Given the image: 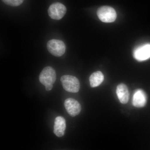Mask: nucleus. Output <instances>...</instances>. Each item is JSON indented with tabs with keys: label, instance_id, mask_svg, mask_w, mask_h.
Returning a JSON list of instances; mask_svg holds the SVG:
<instances>
[{
	"label": "nucleus",
	"instance_id": "nucleus-12",
	"mask_svg": "<svg viewBox=\"0 0 150 150\" xmlns=\"http://www.w3.org/2000/svg\"><path fill=\"white\" fill-rule=\"evenodd\" d=\"M24 0H2V1L8 5L11 6H18L21 5Z\"/></svg>",
	"mask_w": 150,
	"mask_h": 150
},
{
	"label": "nucleus",
	"instance_id": "nucleus-7",
	"mask_svg": "<svg viewBox=\"0 0 150 150\" xmlns=\"http://www.w3.org/2000/svg\"><path fill=\"white\" fill-rule=\"evenodd\" d=\"M64 106L68 113L72 117L79 115L81 110L79 103L74 98H67L65 100Z\"/></svg>",
	"mask_w": 150,
	"mask_h": 150
},
{
	"label": "nucleus",
	"instance_id": "nucleus-8",
	"mask_svg": "<svg viewBox=\"0 0 150 150\" xmlns=\"http://www.w3.org/2000/svg\"><path fill=\"white\" fill-rule=\"evenodd\" d=\"M66 128V120L62 116H58L54 121V133L57 137H63L65 134Z\"/></svg>",
	"mask_w": 150,
	"mask_h": 150
},
{
	"label": "nucleus",
	"instance_id": "nucleus-4",
	"mask_svg": "<svg viewBox=\"0 0 150 150\" xmlns=\"http://www.w3.org/2000/svg\"><path fill=\"white\" fill-rule=\"evenodd\" d=\"M56 79V72L52 67H45L39 75V80L40 83L46 86L52 84L55 82Z\"/></svg>",
	"mask_w": 150,
	"mask_h": 150
},
{
	"label": "nucleus",
	"instance_id": "nucleus-1",
	"mask_svg": "<svg viewBox=\"0 0 150 150\" xmlns=\"http://www.w3.org/2000/svg\"><path fill=\"white\" fill-rule=\"evenodd\" d=\"M62 85L66 91L76 93L79 92L80 88L79 79L72 76L64 75L61 79Z\"/></svg>",
	"mask_w": 150,
	"mask_h": 150
},
{
	"label": "nucleus",
	"instance_id": "nucleus-11",
	"mask_svg": "<svg viewBox=\"0 0 150 150\" xmlns=\"http://www.w3.org/2000/svg\"><path fill=\"white\" fill-rule=\"evenodd\" d=\"M104 80V76L100 71L93 73L89 78V81L91 87L98 86Z\"/></svg>",
	"mask_w": 150,
	"mask_h": 150
},
{
	"label": "nucleus",
	"instance_id": "nucleus-3",
	"mask_svg": "<svg viewBox=\"0 0 150 150\" xmlns=\"http://www.w3.org/2000/svg\"><path fill=\"white\" fill-rule=\"evenodd\" d=\"M47 47L49 52L56 57L62 56L66 51V45L61 40L52 39L49 40L47 43Z\"/></svg>",
	"mask_w": 150,
	"mask_h": 150
},
{
	"label": "nucleus",
	"instance_id": "nucleus-5",
	"mask_svg": "<svg viewBox=\"0 0 150 150\" xmlns=\"http://www.w3.org/2000/svg\"><path fill=\"white\" fill-rule=\"evenodd\" d=\"M67 12V8L61 3L56 2L52 4L48 9V13L51 18L59 20L63 18Z\"/></svg>",
	"mask_w": 150,
	"mask_h": 150
},
{
	"label": "nucleus",
	"instance_id": "nucleus-13",
	"mask_svg": "<svg viewBox=\"0 0 150 150\" xmlns=\"http://www.w3.org/2000/svg\"><path fill=\"white\" fill-rule=\"evenodd\" d=\"M53 85L52 84L48 85L45 86V88H46V89L47 91H50L53 88Z\"/></svg>",
	"mask_w": 150,
	"mask_h": 150
},
{
	"label": "nucleus",
	"instance_id": "nucleus-2",
	"mask_svg": "<svg viewBox=\"0 0 150 150\" xmlns=\"http://www.w3.org/2000/svg\"><path fill=\"white\" fill-rule=\"evenodd\" d=\"M97 13L100 20L104 23L113 22L117 17L115 10L108 6H103L100 8L98 10Z\"/></svg>",
	"mask_w": 150,
	"mask_h": 150
},
{
	"label": "nucleus",
	"instance_id": "nucleus-9",
	"mask_svg": "<svg viewBox=\"0 0 150 150\" xmlns=\"http://www.w3.org/2000/svg\"><path fill=\"white\" fill-rule=\"evenodd\" d=\"M146 102L147 97L144 92L141 89L136 91L133 96V105L137 108L143 107Z\"/></svg>",
	"mask_w": 150,
	"mask_h": 150
},
{
	"label": "nucleus",
	"instance_id": "nucleus-6",
	"mask_svg": "<svg viewBox=\"0 0 150 150\" xmlns=\"http://www.w3.org/2000/svg\"><path fill=\"white\" fill-rule=\"evenodd\" d=\"M134 58L139 62L146 61L150 58V44H144L134 49Z\"/></svg>",
	"mask_w": 150,
	"mask_h": 150
},
{
	"label": "nucleus",
	"instance_id": "nucleus-10",
	"mask_svg": "<svg viewBox=\"0 0 150 150\" xmlns=\"http://www.w3.org/2000/svg\"><path fill=\"white\" fill-rule=\"evenodd\" d=\"M116 94L121 103L126 104L129 101V90L126 85L121 83L117 86Z\"/></svg>",
	"mask_w": 150,
	"mask_h": 150
}]
</instances>
